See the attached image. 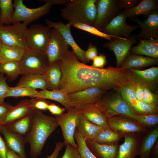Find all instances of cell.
I'll use <instances>...</instances> for the list:
<instances>
[{"instance_id":"cell-1","label":"cell","mask_w":158,"mask_h":158,"mask_svg":"<svg viewBox=\"0 0 158 158\" xmlns=\"http://www.w3.org/2000/svg\"><path fill=\"white\" fill-rule=\"evenodd\" d=\"M61 73L59 89L68 94L92 87L117 90L122 86L124 75L120 68L109 66L97 68L79 61L68 51L59 60Z\"/></svg>"},{"instance_id":"cell-2","label":"cell","mask_w":158,"mask_h":158,"mask_svg":"<svg viewBox=\"0 0 158 158\" xmlns=\"http://www.w3.org/2000/svg\"><path fill=\"white\" fill-rule=\"evenodd\" d=\"M58 126L55 117L46 115L39 110H33L30 127L24 136L25 143L30 146L31 158H36L41 154L48 138Z\"/></svg>"},{"instance_id":"cell-3","label":"cell","mask_w":158,"mask_h":158,"mask_svg":"<svg viewBox=\"0 0 158 158\" xmlns=\"http://www.w3.org/2000/svg\"><path fill=\"white\" fill-rule=\"evenodd\" d=\"M97 0H71L59 9L60 15L70 25L77 23L93 26L97 15Z\"/></svg>"},{"instance_id":"cell-4","label":"cell","mask_w":158,"mask_h":158,"mask_svg":"<svg viewBox=\"0 0 158 158\" xmlns=\"http://www.w3.org/2000/svg\"><path fill=\"white\" fill-rule=\"evenodd\" d=\"M68 0H38L45 3L42 6L35 8H30L24 4L22 0H14L13 2L14 12L12 23H23L27 25L47 14L52 6L55 4L66 5Z\"/></svg>"},{"instance_id":"cell-5","label":"cell","mask_w":158,"mask_h":158,"mask_svg":"<svg viewBox=\"0 0 158 158\" xmlns=\"http://www.w3.org/2000/svg\"><path fill=\"white\" fill-rule=\"evenodd\" d=\"M94 104L106 114L108 118L116 115L132 117L138 114L120 93L106 94Z\"/></svg>"},{"instance_id":"cell-6","label":"cell","mask_w":158,"mask_h":158,"mask_svg":"<svg viewBox=\"0 0 158 158\" xmlns=\"http://www.w3.org/2000/svg\"><path fill=\"white\" fill-rule=\"evenodd\" d=\"M19 63L22 75L43 74L49 66L47 57L45 53L29 48L25 50Z\"/></svg>"},{"instance_id":"cell-7","label":"cell","mask_w":158,"mask_h":158,"mask_svg":"<svg viewBox=\"0 0 158 158\" xmlns=\"http://www.w3.org/2000/svg\"><path fill=\"white\" fill-rule=\"evenodd\" d=\"M27 25L22 23L12 25H0V41L4 45L28 49L27 45L25 32Z\"/></svg>"},{"instance_id":"cell-8","label":"cell","mask_w":158,"mask_h":158,"mask_svg":"<svg viewBox=\"0 0 158 158\" xmlns=\"http://www.w3.org/2000/svg\"><path fill=\"white\" fill-rule=\"evenodd\" d=\"M80 114L79 110L74 107L66 113L55 116L58 125L61 128L66 146L70 144L78 148L74 135Z\"/></svg>"},{"instance_id":"cell-9","label":"cell","mask_w":158,"mask_h":158,"mask_svg":"<svg viewBox=\"0 0 158 158\" xmlns=\"http://www.w3.org/2000/svg\"><path fill=\"white\" fill-rule=\"evenodd\" d=\"M50 28L39 24L32 25L28 28L25 32V38L28 49L45 54L51 35Z\"/></svg>"},{"instance_id":"cell-10","label":"cell","mask_w":158,"mask_h":158,"mask_svg":"<svg viewBox=\"0 0 158 158\" xmlns=\"http://www.w3.org/2000/svg\"><path fill=\"white\" fill-rule=\"evenodd\" d=\"M97 15L94 27L101 31L114 18L122 11L118 0H97Z\"/></svg>"},{"instance_id":"cell-11","label":"cell","mask_w":158,"mask_h":158,"mask_svg":"<svg viewBox=\"0 0 158 158\" xmlns=\"http://www.w3.org/2000/svg\"><path fill=\"white\" fill-rule=\"evenodd\" d=\"M69 46L57 29L53 28L51 29L50 37L45 52L49 66L61 60L69 51Z\"/></svg>"},{"instance_id":"cell-12","label":"cell","mask_w":158,"mask_h":158,"mask_svg":"<svg viewBox=\"0 0 158 158\" xmlns=\"http://www.w3.org/2000/svg\"><path fill=\"white\" fill-rule=\"evenodd\" d=\"M137 35H131L128 38L113 37L103 44L104 47L112 51L116 56L117 67H120L123 61L130 53L131 47L137 43Z\"/></svg>"},{"instance_id":"cell-13","label":"cell","mask_w":158,"mask_h":158,"mask_svg":"<svg viewBox=\"0 0 158 158\" xmlns=\"http://www.w3.org/2000/svg\"><path fill=\"white\" fill-rule=\"evenodd\" d=\"M107 121L111 129L123 135L130 133L144 134L149 130L130 118L122 115H116L109 117Z\"/></svg>"},{"instance_id":"cell-14","label":"cell","mask_w":158,"mask_h":158,"mask_svg":"<svg viewBox=\"0 0 158 158\" xmlns=\"http://www.w3.org/2000/svg\"><path fill=\"white\" fill-rule=\"evenodd\" d=\"M127 18L122 10L118 15L111 20L101 31L113 37L129 38L132 32L139 26L128 24L126 21Z\"/></svg>"},{"instance_id":"cell-15","label":"cell","mask_w":158,"mask_h":158,"mask_svg":"<svg viewBox=\"0 0 158 158\" xmlns=\"http://www.w3.org/2000/svg\"><path fill=\"white\" fill-rule=\"evenodd\" d=\"M107 90L98 87L87 88L68 94L73 107L94 104L100 100Z\"/></svg>"},{"instance_id":"cell-16","label":"cell","mask_w":158,"mask_h":158,"mask_svg":"<svg viewBox=\"0 0 158 158\" xmlns=\"http://www.w3.org/2000/svg\"><path fill=\"white\" fill-rule=\"evenodd\" d=\"M143 22L137 17L130 19L138 25L141 30L136 35L137 39L158 38V12L157 9L151 12Z\"/></svg>"},{"instance_id":"cell-17","label":"cell","mask_w":158,"mask_h":158,"mask_svg":"<svg viewBox=\"0 0 158 158\" xmlns=\"http://www.w3.org/2000/svg\"><path fill=\"white\" fill-rule=\"evenodd\" d=\"M46 23L50 28L57 29L61 33L67 43L72 49L78 59L82 63L85 64L88 62L85 56V51L76 42L71 32V25L67 23L64 24L61 22L52 21L48 19H45Z\"/></svg>"},{"instance_id":"cell-18","label":"cell","mask_w":158,"mask_h":158,"mask_svg":"<svg viewBox=\"0 0 158 158\" xmlns=\"http://www.w3.org/2000/svg\"><path fill=\"white\" fill-rule=\"evenodd\" d=\"M140 133L123 135V142L119 145L117 158H135L137 155L143 135Z\"/></svg>"},{"instance_id":"cell-19","label":"cell","mask_w":158,"mask_h":158,"mask_svg":"<svg viewBox=\"0 0 158 158\" xmlns=\"http://www.w3.org/2000/svg\"><path fill=\"white\" fill-rule=\"evenodd\" d=\"M75 107L77 108L81 114L89 121L98 125L103 129L110 128L108 123V116L95 104Z\"/></svg>"},{"instance_id":"cell-20","label":"cell","mask_w":158,"mask_h":158,"mask_svg":"<svg viewBox=\"0 0 158 158\" xmlns=\"http://www.w3.org/2000/svg\"><path fill=\"white\" fill-rule=\"evenodd\" d=\"M128 70L134 78L147 87L152 92L157 89L158 67H154L144 70L130 68Z\"/></svg>"},{"instance_id":"cell-21","label":"cell","mask_w":158,"mask_h":158,"mask_svg":"<svg viewBox=\"0 0 158 158\" xmlns=\"http://www.w3.org/2000/svg\"><path fill=\"white\" fill-rule=\"evenodd\" d=\"M1 133L4 136L7 147L22 158H27L25 149L24 136L12 133L1 126Z\"/></svg>"},{"instance_id":"cell-22","label":"cell","mask_w":158,"mask_h":158,"mask_svg":"<svg viewBox=\"0 0 158 158\" xmlns=\"http://www.w3.org/2000/svg\"><path fill=\"white\" fill-rule=\"evenodd\" d=\"M33 110L30 99L22 100L13 106L0 123V125L4 126L10 123L31 113Z\"/></svg>"},{"instance_id":"cell-23","label":"cell","mask_w":158,"mask_h":158,"mask_svg":"<svg viewBox=\"0 0 158 158\" xmlns=\"http://www.w3.org/2000/svg\"><path fill=\"white\" fill-rule=\"evenodd\" d=\"M139 40V44L132 47L130 53L158 59V38H151L145 40Z\"/></svg>"},{"instance_id":"cell-24","label":"cell","mask_w":158,"mask_h":158,"mask_svg":"<svg viewBox=\"0 0 158 158\" xmlns=\"http://www.w3.org/2000/svg\"><path fill=\"white\" fill-rule=\"evenodd\" d=\"M158 59L142 55L130 53L127 56L120 67L128 70L130 68L140 69L157 64Z\"/></svg>"},{"instance_id":"cell-25","label":"cell","mask_w":158,"mask_h":158,"mask_svg":"<svg viewBox=\"0 0 158 158\" xmlns=\"http://www.w3.org/2000/svg\"><path fill=\"white\" fill-rule=\"evenodd\" d=\"M87 146L97 158H117L119 145H107L92 140H86Z\"/></svg>"},{"instance_id":"cell-26","label":"cell","mask_w":158,"mask_h":158,"mask_svg":"<svg viewBox=\"0 0 158 158\" xmlns=\"http://www.w3.org/2000/svg\"><path fill=\"white\" fill-rule=\"evenodd\" d=\"M158 126L149 129L142 136L137 155L140 158H150L152 149L157 140Z\"/></svg>"},{"instance_id":"cell-27","label":"cell","mask_w":158,"mask_h":158,"mask_svg":"<svg viewBox=\"0 0 158 158\" xmlns=\"http://www.w3.org/2000/svg\"><path fill=\"white\" fill-rule=\"evenodd\" d=\"M36 98L50 99L56 101L63 105L68 111L73 108L68 94L60 89L46 90L39 91Z\"/></svg>"},{"instance_id":"cell-28","label":"cell","mask_w":158,"mask_h":158,"mask_svg":"<svg viewBox=\"0 0 158 158\" xmlns=\"http://www.w3.org/2000/svg\"><path fill=\"white\" fill-rule=\"evenodd\" d=\"M16 86H26L36 90H48V85L45 75L33 74L22 75Z\"/></svg>"},{"instance_id":"cell-29","label":"cell","mask_w":158,"mask_h":158,"mask_svg":"<svg viewBox=\"0 0 158 158\" xmlns=\"http://www.w3.org/2000/svg\"><path fill=\"white\" fill-rule=\"evenodd\" d=\"M76 129L86 140H92L103 129L88 121L81 114Z\"/></svg>"},{"instance_id":"cell-30","label":"cell","mask_w":158,"mask_h":158,"mask_svg":"<svg viewBox=\"0 0 158 158\" xmlns=\"http://www.w3.org/2000/svg\"><path fill=\"white\" fill-rule=\"evenodd\" d=\"M158 8V0H143L133 8L123 11L127 17L130 18L140 14L147 17L151 12Z\"/></svg>"},{"instance_id":"cell-31","label":"cell","mask_w":158,"mask_h":158,"mask_svg":"<svg viewBox=\"0 0 158 158\" xmlns=\"http://www.w3.org/2000/svg\"><path fill=\"white\" fill-rule=\"evenodd\" d=\"M59 62V60L56 61L49 66L44 74L47 83L48 90L59 89L61 76Z\"/></svg>"},{"instance_id":"cell-32","label":"cell","mask_w":158,"mask_h":158,"mask_svg":"<svg viewBox=\"0 0 158 158\" xmlns=\"http://www.w3.org/2000/svg\"><path fill=\"white\" fill-rule=\"evenodd\" d=\"M32 113L10 123L3 126L9 131L24 136L31 125Z\"/></svg>"},{"instance_id":"cell-33","label":"cell","mask_w":158,"mask_h":158,"mask_svg":"<svg viewBox=\"0 0 158 158\" xmlns=\"http://www.w3.org/2000/svg\"><path fill=\"white\" fill-rule=\"evenodd\" d=\"M123 137V135L110 128L103 129L92 140L101 144L113 145L118 144Z\"/></svg>"},{"instance_id":"cell-34","label":"cell","mask_w":158,"mask_h":158,"mask_svg":"<svg viewBox=\"0 0 158 158\" xmlns=\"http://www.w3.org/2000/svg\"><path fill=\"white\" fill-rule=\"evenodd\" d=\"M25 50L19 47L6 46L1 44H0V52L5 62L8 61L20 62Z\"/></svg>"},{"instance_id":"cell-35","label":"cell","mask_w":158,"mask_h":158,"mask_svg":"<svg viewBox=\"0 0 158 158\" xmlns=\"http://www.w3.org/2000/svg\"><path fill=\"white\" fill-rule=\"evenodd\" d=\"M123 98L134 110L138 103L135 82L132 77L131 81L123 86L119 90Z\"/></svg>"},{"instance_id":"cell-36","label":"cell","mask_w":158,"mask_h":158,"mask_svg":"<svg viewBox=\"0 0 158 158\" xmlns=\"http://www.w3.org/2000/svg\"><path fill=\"white\" fill-rule=\"evenodd\" d=\"M5 74L9 81L16 79L21 74L19 62L8 61L0 64V73Z\"/></svg>"},{"instance_id":"cell-37","label":"cell","mask_w":158,"mask_h":158,"mask_svg":"<svg viewBox=\"0 0 158 158\" xmlns=\"http://www.w3.org/2000/svg\"><path fill=\"white\" fill-rule=\"evenodd\" d=\"M0 25H10L12 19L14 8L12 0H0Z\"/></svg>"},{"instance_id":"cell-38","label":"cell","mask_w":158,"mask_h":158,"mask_svg":"<svg viewBox=\"0 0 158 158\" xmlns=\"http://www.w3.org/2000/svg\"><path fill=\"white\" fill-rule=\"evenodd\" d=\"M38 94L39 91L36 90L26 86H16L11 87L6 97H29L32 98H36Z\"/></svg>"},{"instance_id":"cell-39","label":"cell","mask_w":158,"mask_h":158,"mask_svg":"<svg viewBox=\"0 0 158 158\" xmlns=\"http://www.w3.org/2000/svg\"><path fill=\"white\" fill-rule=\"evenodd\" d=\"M128 117L135 121L142 127L149 129L157 126L158 123V114H137L133 117Z\"/></svg>"},{"instance_id":"cell-40","label":"cell","mask_w":158,"mask_h":158,"mask_svg":"<svg viewBox=\"0 0 158 158\" xmlns=\"http://www.w3.org/2000/svg\"><path fill=\"white\" fill-rule=\"evenodd\" d=\"M74 137L77 142L78 151L81 158H97L90 150L87 146L86 139L76 128Z\"/></svg>"},{"instance_id":"cell-41","label":"cell","mask_w":158,"mask_h":158,"mask_svg":"<svg viewBox=\"0 0 158 158\" xmlns=\"http://www.w3.org/2000/svg\"><path fill=\"white\" fill-rule=\"evenodd\" d=\"M134 110L138 114H157L158 112V104H148L142 100H138L137 105Z\"/></svg>"},{"instance_id":"cell-42","label":"cell","mask_w":158,"mask_h":158,"mask_svg":"<svg viewBox=\"0 0 158 158\" xmlns=\"http://www.w3.org/2000/svg\"><path fill=\"white\" fill-rule=\"evenodd\" d=\"M72 26L76 28L86 31L108 40H110L112 37L99 30L93 26L83 23H77Z\"/></svg>"},{"instance_id":"cell-43","label":"cell","mask_w":158,"mask_h":158,"mask_svg":"<svg viewBox=\"0 0 158 158\" xmlns=\"http://www.w3.org/2000/svg\"><path fill=\"white\" fill-rule=\"evenodd\" d=\"M7 77L4 74L0 73V103L4 102V99L11 87L7 84L6 80Z\"/></svg>"},{"instance_id":"cell-44","label":"cell","mask_w":158,"mask_h":158,"mask_svg":"<svg viewBox=\"0 0 158 158\" xmlns=\"http://www.w3.org/2000/svg\"><path fill=\"white\" fill-rule=\"evenodd\" d=\"M34 109L38 110L45 111L47 110L49 102L46 99L32 98L30 99Z\"/></svg>"},{"instance_id":"cell-45","label":"cell","mask_w":158,"mask_h":158,"mask_svg":"<svg viewBox=\"0 0 158 158\" xmlns=\"http://www.w3.org/2000/svg\"><path fill=\"white\" fill-rule=\"evenodd\" d=\"M66 147V150L61 158H81L78 148L70 144Z\"/></svg>"},{"instance_id":"cell-46","label":"cell","mask_w":158,"mask_h":158,"mask_svg":"<svg viewBox=\"0 0 158 158\" xmlns=\"http://www.w3.org/2000/svg\"><path fill=\"white\" fill-rule=\"evenodd\" d=\"M142 101L148 104H158L156 95L146 86H144V93Z\"/></svg>"},{"instance_id":"cell-47","label":"cell","mask_w":158,"mask_h":158,"mask_svg":"<svg viewBox=\"0 0 158 158\" xmlns=\"http://www.w3.org/2000/svg\"><path fill=\"white\" fill-rule=\"evenodd\" d=\"M97 49L96 47L90 43L88 45L87 49L85 51V56L87 61L89 62L90 60H92L97 56Z\"/></svg>"},{"instance_id":"cell-48","label":"cell","mask_w":158,"mask_h":158,"mask_svg":"<svg viewBox=\"0 0 158 158\" xmlns=\"http://www.w3.org/2000/svg\"><path fill=\"white\" fill-rule=\"evenodd\" d=\"M107 63L106 57L103 54H100L96 56L93 60L92 66L93 67L102 68H104Z\"/></svg>"},{"instance_id":"cell-49","label":"cell","mask_w":158,"mask_h":158,"mask_svg":"<svg viewBox=\"0 0 158 158\" xmlns=\"http://www.w3.org/2000/svg\"><path fill=\"white\" fill-rule=\"evenodd\" d=\"M141 1L139 0H119L118 3L120 7L123 10H126L135 7Z\"/></svg>"},{"instance_id":"cell-50","label":"cell","mask_w":158,"mask_h":158,"mask_svg":"<svg viewBox=\"0 0 158 158\" xmlns=\"http://www.w3.org/2000/svg\"><path fill=\"white\" fill-rule=\"evenodd\" d=\"M132 77L135 82V92L137 97L138 100H142L145 85L140 81L134 78L132 76Z\"/></svg>"},{"instance_id":"cell-51","label":"cell","mask_w":158,"mask_h":158,"mask_svg":"<svg viewBox=\"0 0 158 158\" xmlns=\"http://www.w3.org/2000/svg\"><path fill=\"white\" fill-rule=\"evenodd\" d=\"M47 110L51 114L55 116L63 114L65 109L61 108L54 103H50L48 105Z\"/></svg>"},{"instance_id":"cell-52","label":"cell","mask_w":158,"mask_h":158,"mask_svg":"<svg viewBox=\"0 0 158 158\" xmlns=\"http://www.w3.org/2000/svg\"><path fill=\"white\" fill-rule=\"evenodd\" d=\"M13 106L10 104L5 102L0 103V123Z\"/></svg>"},{"instance_id":"cell-53","label":"cell","mask_w":158,"mask_h":158,"mask_svg":"<svg viewBox=\"0 0 158 158\" xmlns=\"http://www.w3.org/2000/svg\"><path fill=\"white\" fill-rule=\"evenodd\" d=\"M64 145L63 142H61L59 141L56 142L54 151L51 155L47 156L46 158H58L59 152Z\"/></svg>"},{"instance_id":"cell-54","label":"cell","mask_w":158,"mask_h":158,"mask_svg":"<svg viewBox=\"0 0 158 158\" xmlns=\"http://www.w3.org/2000/svg\"><path fill=\"white\" fill-rule=\"evenodd\" d=\"M1 128L0 129V158H7L8 148L4 140L1 136Z\"/></svg>"},{"instance_id":"cell-55","label":"cell","mask_w":158,"mask_h":158,"mask_svg":"<svg viewBox=\"0 0 158 158\" xmlns=\"http://www.w3.org/2000/svg\"><path fill=\"white\" fill-rule=\"evenodd\" d=\"M150 158H158V140L154 145L151 151Z\"/></svg>"},{"instance_id":"cell-56","label":"cell","mask_w":158,"mask_h":158,"mask_svg":"<svg viewBox=\"0 0 158 158\" xmlns=\"http://www.w3.org/2000/svg\"><path fill=\"white\" fill-rule=\"evenodd\" d=\"M8 148V147H7ZM7 158H22L13 151L7 148Z\"/></svg>"},{"instance_id":"cell-57","label":"cell","mask_w":158,"mask_h":158,"mask_svg":"<svg viewBox=\"0 0 158 158\" xmlns=\"http://www.w3.org/2000/svg\"><path fill=\"white\" fill-rule=\"evenodd\" d=\"M5 62V61L0 52V64Z\"/></svg>"},{"instance_id":"cell-58","label":"cell","mask_w":158,"mask_h":158,"mask_svg":"<svg viewBox=\"0 0 158 158\" xmlns=\"http://www.w3.org/2000/svg\"><path fill=\"white\" fill-rule=\"evenodd\" d=\"M1 126L0 125V129L1 128Z\"/></svg>"},{"instance_id":"cell-59","label":"cell","mask_w":158,"mask_h":158,"mask_svg":"<svg viewBox=\"0 0 158 158\" xmlns=\"http://www.w3.org/2000/svg\"><path fill=\"white\" fill-rule=\"evenodd\" d=\"M0 15H1V12H0Z\"/></svg>"},{"instance_id":"cell-60","label":"cell","mask_w":158,"mask_h":158,"mask_svg":"<svg viewBox=\"0 0 158 158\" xmlns=\"http://www.w3.org/2000/svg\"><path fill=\"white\" fill-rule=\"evenodd\" d=\"M1 44V42H0V44Z\"/></svg>"}]
</instances>
